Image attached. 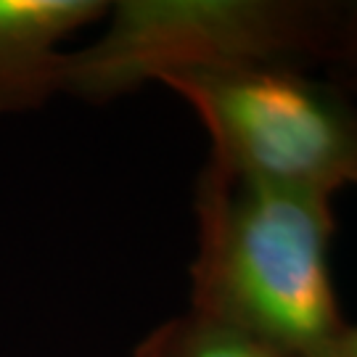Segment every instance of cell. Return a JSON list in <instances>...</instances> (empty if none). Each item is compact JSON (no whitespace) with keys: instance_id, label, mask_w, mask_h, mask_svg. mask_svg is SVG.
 I'll use <instances>...</instances> for the list:
<instances>
[{"instance_id":"cell-1","label":"cell","mask_w":357,"mask_h":357,"mask_svg":"<svg viewBox=\"0 0 357 357\" xmlns=\"http://www.w3.org/2000/svg\"><path fill=\"white\" fill-rule=\"evenodd\" d=\"M193 209V315L278 357L326 355L349 326L331 278V199L206 162Z\"/></svg>"},{"instance_id":"cell-2","label":"cell","mask_w":357,"mask_h":357,"mask_svg":"<svg viewBox=\"0 0 357 357\" xmlns=\"http://www.w3.org/2000/svg\"><path fill=\"white\" fill-rule=\"evenodd\" d=\"M109 29L64 53L61 93L114 101L165 77L333 61L342 6L307 0H122Z\"/></svg>"},{"instance_id":"cell-3","label":"cell","mask_w":357,"mask_h":357,"mask_svg":"<svg viewBox=\"0 0 357 357\" xmlns=\"http://www.w3.org/2000/svg\"><path fill=\"white\" fill-rule=\"evenodd\" d=\"M212 141L209 162L331 199L357 188V101L336 82L289 66H241L165 77Z\"/></svg>"},{"instance_id":"cell-4","label":"cell","mask_w":357,"mask_h":357,"mask_svg":"<svg viewBox=\"0 0 357 357\" xmlns=\"http://www.w3.org/2000/svg\"><path fill=\"white\" fill-rule=\"evenodd\" d=\"M109 8L103 0H0V116L38 109L61 93L59 45Z\"/></svg>"},{"instance_id":"cell-5","label":"cell","mask_w":357,"mask_h":357,"mask_svg":"<svg viewBox=\"0 0 357 357\" xmlns=\"http://www.w3.org/2000/svg\"><path fill=\"white\" fill-rule=\"evenodd\" d=\"M132 357H278L238 333L193 312L178 315L146 333Z\"/></svg>"},{"instance_id":"cell-6","label":"cell","mask_w":357,"mask_h":357,"mask_svg":"<svg viewBox=\"0 0 357 357\" xmlns=\"http://www.w3.org/2000/svg\"><path fill=\"white\" fill-rule=\"evenodd\" d=\"M331 64L347 72V79L357 85V6H342V24Z\"/></svg>"},{"instance_id":"cell-7","label":"cell","mask_w":357,"mask_h":357,"mask_svg":"<svg viewBox=\"0 0 357 357\" xmlns=\"http://www.w3.org/2000/svg\"><path fill=\"white\" fill-rule=\"evenodd\" d=\"M323 357H357V326H347V331L328 347Z\"/></svg>"}]
</instances>
